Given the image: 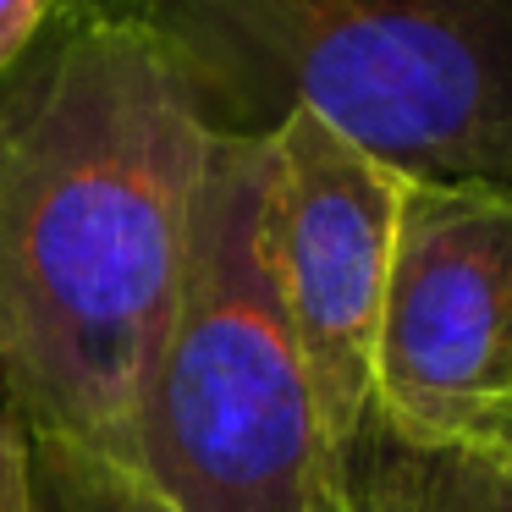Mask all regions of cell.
Wrapping results in <instances>:
<instances>
[{
	"instance_id": "3957f363",
	"label": "cell",
	"mask_w": 512,
	"mask_h": 512,
	"mask_svg": "<svg viewBox=\"0 0 512 512\" xmlns=\"http://www.w3.org/2000/svg\"><path fill=\"white\" fill-rule=\"evenodd\" d=\"M127 463L171 512H353L276 265L270 138L210 133L193 243Z\"/></svg>"
},
{
	"instance_id": "277c9868",
	"label": "cell",
	"mask_w": 512,
	"mask_h": 512,
	"mask_svg": "<svg viewBox=\"0 0 512 512\" xmlns=\"http://www.w3.org/2000/svg\"><path fill=\"white\" fill-rule=\"evenodd\" d=\"M512 402V188L402 182L375 336V413L463 435Z\"/></svg>"
},
{
	"instance_id": "52a82bcc",
	"label": "cell",
	"mask_w": 512,
	"mask_h": 512,
	"mask_svg": "<svg viewBox=\"0 0 512 512\" xmlns=\"http://www.w3.org/2000/svg\"><path fill=\"white\" fill-rule=\"evenodd\" d=\"M28 501L34 512H171L133 463L39 430H28Z\"/></svg>"
},
{
	"instance_id": "8992f818",
	"label": "cell",
	"mask_w": 512,
	"mask_h": 512,
	"mask_svg": "<svg viewBox=\"0 0 512 512\" xmlns=\"http://www.w3.org/2000/svg\"><path fill=\"white\" fill-rule=\"evenodd\" d=\"M342 463L353 512H512V452L479 435H413L369 408Z\"/></svg>"
},
{
	"instance_id": "9c48e42d",
	"label": "cell",
	"mask_w": 512,
	"mask_h": 512,
	"mask_svg": "<svg viewBox=\"0 0 512 512\" xmlns=\"http://www.w3.org/2000/svg\"><path fill=\"white\" fill-rule=\"evenodd\" d=\"M56 0H0V72H12L28 56L39 34H45Z\"/></svg>"
},
{
	"instance_id": "ba28073f",
	"label": "cell",
	"mask_w": 512,
	"mask_h": 512,
	"mask_svg": "<svg viewBox=\"0 0 512 512\" xmlns=\"http://www.w3.org/2000/svg\"><path fill=\"white\" fill-rule=\"evenodd\" d=\"M0 512H34L28 501V430L0 402Z\"/></svg>"
},
{
	"instance_id": "7a4b0ae2",
	"label": "cell",
	"mask_w": 512,
	"mask_h": 512,
	"mask_svg": "<svg viewBox=\"0 0 512 512\" xmlns=\"http://www.w3.org/2000/svg\"><path fill=\"white\" fill-rule=\"evenodd\" d=\"M144 34L199 122L314 111L413 182L512 188V0H67Z\"/></svg>"
},
{
	"instance_id": "6da1fadb",
	"label": "cell",
	"mask_w": 512,
	"mask_h": 512,
	"mask_svg": "<svg viewBox=\"0 0 512 512\" xmlns=\"http://www.w3.org/2000/svg\"><path fill=\"white\" fill-rule=\"evenodd\" d=\"M210 149L144 34L56 0L0 72V402L127 463Z\"/></svg>"
},
{
	"instance_id": "5b68a950",
	"label": "cell",
	"mask_w": 512,
	"mask_h": 512,
	"mask_svg": "<svg viewBox=\"0 0 512 512\" xmlns=\"http://www.w3.org/2000/svg\"><path fill=\"white\" fill-rule=\"evenodd\" d=\"M276 160V265L303 364L336 446H353L375 408V336L386 303L402 182L314 111L270 133Z\"/></svg>"
},
{
	"instance_id": "30bf717a",
	"label": "cell",
	"mask_w": 512,
	"mask_h": 512,
	"mask_svg": "<svg viewBox=\"0 0 512 512\" xmlns=\"http://www.w3.org/2000/svg\"><path fill=\"white\" fill-rule=\"evenodd\" d=\"M463 435H479V441H496V446H507V452H512V402H501V408L479 413V419L468 424Z\"/></svg>"
}]
</instances>
